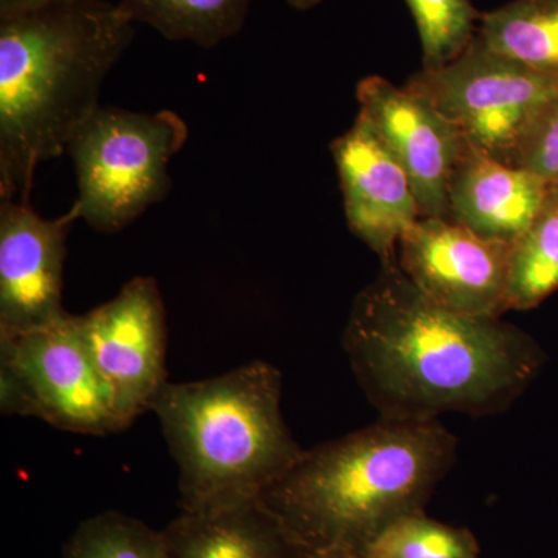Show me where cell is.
I'll list each match as a JSON object with an SVG mask.
<instances>
[{"instance_id": "15", "label": "cell", "mask_w": 558, "mask_h": 558, "mask_svg": "<svg viewBox=\"0 0 558 558\" xmlns=\"http://www.w3.org/2000/svg\"><path fill=\"white\" fill-rule=\"evenodd\" d=\"M119 5L163 38L208 50L244 28L252 0H121Z\"/></svg>"}, {"instance_id": "17", "label": "cell", "mask_w": 558, "mask_h": 558, "mask_svg": "<svg viewBox=\"0 0 558 558\" xmlns=\"http://www.w3.org/2000/svg\"><path fill=\"white\" fill-rule=\"evenodd\" d=\"M558 290V186L510 247L509 311H531Z\"/></svg>"}, {"instance_id": "8", "label": "cell", "mask_w": 558, "mask_h": 558, "mask_svg": "<svg viewBox=\"0 0 558 558\" xmlns=\"http://www.w3.org/2000/svg\"><path fill=\"white\" fill-rule=\"evenodd\" d=\"M78 328L124 425L150 411L167 384V312L159 284L135 277L117 296L84 315Z\"/></svg>"}, {"instance_id": "10", "label": "cell", "mask_w": 558, "mask_h": 558, "mask_svg": "<svg viewBox=\"0 0 558 558\" xmlns=\"http://www.w3.org/2000/svg\"><path fill=\"white\" fill-rule=\"evenodd\" d=\"M75 208L46 219L31 202L0 201V339L22 336L68 317L62 277Z\"/></svg>"}, {"instance_id": "7", "label": "cell", "mask_w": 558, "mask_h": 558, "mask_svg": "<svg viewBox=\"0 0 558 558\" xmlns=\"http://www.w3.org/2000/svg\"><path fill=\"white\" fill-rule=\"evenodd\" d=\"M0 410L81 435L128 428L72 314L49 328L0 339Z\"/></svg>"}, {"instance_id": "4", "label": "cell", "mask_w": 558, "mask_h": 558, "mask_svg": "<svg viewBox=\"0 0 558 558\" xmlns=\"http://www.w3.org/2000/svg\"><path fill=\"white\" fill-rule=\"evenodd\" d=\"M281 398V373L263 360L163 385L150 411L178 464L182 510L255 501L296 464L304 449L286 425Z\"/></svg>"}, {"instance_id": "1", "label": "cell", "mask_w": 558, "mask_h": 558, "mask_svg": "<svg viewBox=\"0 0 558 558\" xmlns=\"http://www.w3.org/2000/svg\"><path fill=\"white\" fill-rule=\"evenodd\" d=\"M341 341L371 405L395 421L501 413L545 365V352L527 332L501 318L439 306L398 258L381 263L360 290Z\"/></svg>"}, {"instance_id": "19", "label": "cell", "mask_w": 558, "mask_h": 558, "mask_svg": "<svg viewBox=\"0 0 558 558\" xmlns=\"http://www.w3.org/2000/svg\"><path fill=\"white\" fill-rule=\"evenodd\" d=\"M416 22L422 62L444 68L468 50L478 33L481 14L472 0H405Z\"/></svg>"}, {"instance_id": "16", "label": "cell", "mask_w": 558, "mask_h": 558, "mask_svg": "<svg viewBox=\"0 0 558 558\" xmlns=\"http://www.w3.org/2000/svg\"><path fill=\"white\" fill-rule=\"evenodd\" d=\"M476 38L510 60L558 70V0H512L487 11Z\"/></svg>"}, {"instance_id": "9", "label": "cell", "mask_w": 558, "mask_h": 558, "mask_svg": "<svg viewBox=\"0 0 558 558\" xmlns=\"http://www.w3.org/2000/svg\"><path fill=\"white\" fill-rule=\"evenodd\" d=\"M510 245L484 240L451 219L418 218L399 242L400 269L454 314L501 318L509 311Z\"/></svg>"}, {"instance_id": "21", "label": "cell", "mask_w": 558, "mask_h": 558, "mask_svg": "<svg viewBox=\"0 0 558 558\" xmlns=\"http://www.w3.org/2000/svg\"><path fill=\"white\" fill-rule=\"evenodd\" d=\"M517 167L558 186V92L539 113L521 146Z\"/></svg>"}, {"instance_id": "24", "label": "cell", "mask_w": 558, "mask_h": 558, "mask_svg": "<svg viewBox=\"0 0 558 558\" xmlns=\"http://www.w3.org/2000/svg\"><path fill=\"white\" fill-rule=\"evenodd\" d=\"M307 558H352L344 553H337V550H332V553H319L314 554V556H307Z\"/></svg>"}, {"instance_id": "14", "label": "cell", "mask_w": 558, "mask_h": 558, "mask_svg": "<svg viewBox=\"0 0 558 558\" xmlns=\"http://www.w3.org/2000/svg\"><path fill=\"white\" fill-rule=\"evenodd\" d=\"M170 558H293L303 553L259 499L186 512L165 529Z\"/></svg>"}, {"instance_id": "11", "label": "cell", "mask_w": 558, "mask_h": 558, "mask_svg": "<svg viewBox=\"0 0 558 558\" xmlns=\"http://www.w3.org/2000/svg\"><path fill=\"white\" fill-rule=\"evenodd\" d=\"M359 116L368 121L405 170L421 218H450L451 171L469 143L449 119L421 95L381 76L357 86Z\"/></svg>"}, {"instance_id": "3", "label": "cell", "mask_w": 558, "mask_h": 558, "mask_svg": "<svg viewBox=\"0 0 558 558\" xmlns=\"http://www.w3.org/2000/svg\"><path fill=\"white\" fill-rule=\"evenodd\" d=\"M440 421L376 424L304 450L259 501L304 554L359 558L389 524L421 512L457 458Z\"/></svg>"}, {"instance_id": "6", "label": "cell", "mask_w": 558, "mask_h": 558, "mask_svg": "<svg viewBox=\"0 0 558 558\" xmlns=\"http://www.w3.org/2000/svg\"><path fill=\"white\" fill-rule=\"evenodd\" d=\"M405 87L432 102L472 148L517 167L524 138L558 92V70L510 60L475 38L457 60L418 70Z\"/></svg>"}, {"instance_id": "18", "label": "cell", "mask_w": 558, "mask_h": 558, "mask_svg": "<svg viewBox=\"0 0 558 558\" xmlns=\"http://www.w3.org/2000/svg\"><path fill=\"white\" fill-rule=\"evenodd\" d=\"M62 558H170L163 532L117 510L84 520L65 543Z\"/></svg>"}, {"instance_id": "23", "label": "cell", "mask_w": 558, "mask_h": 558, "mask_svg": "<svg viewBox=\"0 0 558 558\" xmlns=\"http://www.w3.org/2000/svg\"><path fill=\"white\" fill-rule=\"evenodd\" d=\"M290 7H293L295 10L306 11L314 9V7L319 5V3L325 2V0H288Z\"/></svg>"}, {"instance_id": "12", "label": "cell", "mask_w": 558, "mask_h": 558, "mask_svg": "<svg viewBox=\"0 0 558 558\" xmlns=\"http://www.w3.org/2000/svg\"><path fill=\"white\" fill-rule=\"evenodd\" d=\"M330 153L339 171L349 229L381 263L395 259L400 240L421 218L405 170L360 116L333 140Z\"/></svg>"}, {"instance_id": "2", "label": "cell", "mask_w": 558, "mask_h": 558, "mask_svg": "<svg viewBox=\"0 0 558 558\" xmlns=\"http://www.w3.org/2000/svg\"><path fill=\"white\" fill-rule=\"evenodd\" d=\"M134 24L105 0L0 14V201L31 202L40 165L61 157L100 106Z\"/></svg>"}, {"instance_id": "13", "label": "cell", "mask_w": 558, "mask_h": 558, "mask_svg": "<svg viewBox=\"0 0 558 558\" xmlns=\"http://www.w3.org/2000/svg\"><path fill=\"white\" fill-rule=\"evenodd\" d=\"M553 189L534 172L468 145L451 171L449 219L512 247L537 219Z\"/></svg>"}, {"instance_id": "20", "label": "cell", "mask_w": 558, "mask_h": 558, "mask_svg": "<svg viewBox=\"0 0 558 558\" xmlns=\"http://www.w3.org/2000/svg\"><path fill=\"white\" fill-rule=\"evenodd\" d=\"M359 558H475V545L465 532L418 512L385 527Z\"/></svg>"}, {"instance_id": "5", "label": "cell", "mask_w": 558, "mask_h": 558, "mask_svg": "<svg viewBox=\"0 0 558 558\" xmlns=\"http://www.w3.org/2000/svg\"><path fill=\"white\" fill-rule=\"evenodd\" d=\"M190 131L172 110L134 112L98 106L73 132L65 154L76 172L78 219L98 233L113 234L167 199L172 157Z\"/></svg>"}, {"instance_id": "22", "label": "cell", "mask_w": 558, "mask_h": 558, "mask_svg": "<svg viewBox=\"0 0 558 558\" xmlns=\"http://www.w3.org/2000/svg\"><path fill=\"white\" fill-rule=\"evenodd\" d=\"M49 2H54V0H0V14L13 13V11L31 9V7Z\"/></svg>"}]
</instances>
